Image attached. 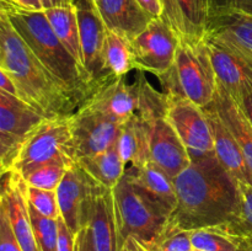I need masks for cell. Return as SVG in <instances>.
<instances>
[{"label": "cell", "mask_w": 252, "mask_h": 251, "mask_svg": "<svg viewBox=\"0 0 252 251\" xmlns=\"http://www.w3.org/2000/svg\"><path fill=\"white\" fill-rule=\"evenodd\" d=\"M203 36L252 64V14L228 10L209 11Z\"/></svg>", "instance_id": "cell-12"}, {"label": "cell", "mask_w": 252, "mask_h": 251, "mask_svg": "<svg viewBox=\"0 0 252 251\" xmlns=\"http://www.w3.org/2000/svg\"><path fill=\"white\" fill-rule=\"evenodd\" d=\"M69 127L71 152L74 161H76L115 145L123 125L84 102L69 116Z\"/></svg>", "instance_id": "cell-10"}, {"label": "cell", "mask_w": 252, "mask_h": 251, "mask_svg": "<svg viewBox=\"0 0 252 251\" xmlns=\"http://www.w3.org/2000/svg\"><path fill=\"white\" fill-rule=\"evenodd\" d=\"M143 73L133 84L128 83L127 75L106 81L85 102L122 125L133 117L149 122L165 117L166 95L153 88Z\"/></svg>", "instance_id": "cell-4"}, {"label": "cell", "mask_w": 252, "mask_h": 251, "mask_svg": "<svg viewBox=\"0 0 252 251\" xmlns=\"http://www.w3.org/2000/svg\"><path fill=\"white\" fill-rule=\"evenodd\" d=\"M57 220H58L57 251H74V249H75V234L68 228L62 217H59Z\"/></svg>", "instance_id": "cell-37"}, {"label": "cell", "mask_w": 252, "mask_h": 251, "mask_svg": "<svg viewBox=\"0 0 252 251\" xmlns=\"http://www.w3.org/2000/svg\"><path fill=\"white\" fill-rule=\"evenodd\" d=\"M206 1H207V0H206Z\"/></svg>", "instance_id": "cell-52"}, {"label": "cell", "mask_w": 252, "mask_h": 251, "mask_svg": "<svg viewBox=\"0 0 252 251\" xmlns=\"http://www.w3.org/2000/svg\"><path fill=\"white\" fill-rule=\"evenodd\" d=\"M207 15L209 11H240L252 14V0H207Z\"/></svg>", "instance_id": "cell-35"}, {"label": "cell", "mask_w": 252, "mask_h": 251, "mask_svg": "<svg viewBox=\"0 0 252 251\" xmlns=\"http://www.w3.org/2000/svg\"><path fill=\"white\" fill-rule=\"evenodd\" d=\"M24 138L15 137L7 133L0 132V159L4 160L6 165L11 166V162L21 145Z\"/></svg>", "instance_id": "cell-36"}, {"label": "cell", "mask_w": 252, "mask_h": 251, "mask_svg": "<svg viewBox=\"0 0 252 251\" xmlns=\"http://www.w3.org/2000/svg\"><path fill=\"white\" fill-rule=\"evenodd\" d=\"M4 2V10L7 7H17L27 11H42V5L39 0H2Z\"/></svg>", "instance_id": "cell-39"}, {"label": "cell", "mask_w": 252, "mask_h": 251, "mask_svg": "<svg viewBox=\"0 0 252 251\" xmlns=\"http://www.w3.org/2000/svg\"><path fill=\"white\" fill-rule=\"evenodd\" d=\"M180 36L162 20L153 19L129 41L134 69L162 78L174 68Z\"/></svg>", "instance_id": "cell-8"}, {"label": "cell", "mask_w": 252, "mask_h": 251, "mask_svg": "<svg viewBox=\"0 0 252 251\" xmlns=\"http://www.w3.org/2000/svg\"><path fill=\"white\" fill-rule=\"evenodd\" d=\"M0 9H4V2H2V0H0Z\"/></svg>", "instance_id": "cell-49"}, {"label": "cell", "mask_w": 252, "mask_h": 251, "mask_svg": "<svg viewBox=\"0 0 252 251\" xmlns=\"http://www.w3.org/2000/svg\"><path fill=\"white\" fill-rule=\"evenodd\" d=\"M211 105L233 133L243 152L246 165L252 172V127L240 105L218 84Z\"/></svg>", "instance_id": "cell-21"}, {"label": "cell", "mask_w": 252, "mask_h": 251, "mask_svg": "<svg viewBox=\"0 0 252 251\" xmlns=\"http://www.w3.org/2000/svg\"><path fill=\"white\" fill-rule=\"evenodd\" d=\"M69 116L44 118L22 140L10 170L25 177L36 167L59 157L74 160Z\"/></svg>", "instance_id": "cell-7"}, {"label": "cell", "mask_w": 252, "mask_h": 251, "mask_svg": "<svg viewBox=\"0 0 252 251\" xmlns=\"http://www.w3.org/2000/svg\"><path fill=\"white\" fill-rule=\"evenodd\" d=\"M0 251H22L11 228L4 203V197H2V206L0 212Z\"/></svg>", "instance_id": "cell-34"}, {"label": "cell", "mask_w": 252, "mask_h": 251, "mask_svg": "<svg viewBox=\"0 0 252 251\" xmlns=\"http://www.w3.org/2000/svg\"><path fill=\"white\" fill-rule=\"evenodd\" d=\"M165 95V118L187 148L191 160L213 154V138L203 108L180 93L166 91Z\"/></svg>", "instance_id": "cell-9"}, {"label": "cell", "mask_w": 252, "mask_h": 251, "mask_svg": "<svg viewBox=\"0 0 252 251\" xmlns=\"http://www.w3.org/2000/svg\"><path fill=\"white\" fill-rule=\"evenodd\" d=\"M75 162L94 181L111 189L121 181L126 172V165L116 144L105 152L81 157Z\"/></svg>", "instance_id": "cell-24"}, {"label": "cell", "mask_w": 252, "mask_h": 251, "mask_svg": "<svg viewBox=\"0 0 252 251\" xmlns=\"http://www.w3.org/2000/svg\"><path fill=\"white\" fill-rule=\"evenodd\" d=\"M93 181L76 162H73L56 189L62 219L75 235L85 224Z\"/></svg>", "instance_id": "cell-13"}, {"label": "cell", "mask_w": 252, "mask_h": 251, "mask_svg": "<svg viewBox=\"0 0 252 251\" xmlns=\"http://www.w3.org/2000/svg\"><path fill=\"white\" fill-rule=\"evenodd\" d=\"M117 225L118 251L129 236L147 249L154 245L169 224V217L149 203L129 182L126 175L112 188Z\"/></svg>", "instance_id": "cell-6"}, {"label": "cell", "mask_w": 252, "mask_h": 251, "mask_svg": "<svg viewBox=\"0 0 252 251\" xmlns=\"http://www.w3.org/2000/svg\"><path fill=\"white\" fill-rule=\"evenodd\" d=\"M240 241V245L243 251H252V238H240V236H236Z\"/></svg>", "instance_id": "cell-44"}, {"label": "cell", "mask_w": 252, "mask_h": 251, "mask_svg": "<svg viewBox=\"0 0 252 251\" xmlns=\"http://www.w3.org/2000/svg\"><path fill=\"white\" fill-rule=\"evenodd\" d=\"M10 171H11V170H7V171L1 172V174H0V193L4 192L5 187H6L7 180H9V176H10Z\"/></svg>", "instance_id": "cell-45"}, {"label": "cell", "mask_w": 252, "mask_h": 251, "mask_svg": "<svg viewBox=\"0 0 252 251\" xmlns=\"http://www.w3.org/2000/svg\"><path fill=\"white\" fill-rule=\"evenodd\" d=\"M7 170H10V169H9V166L6 165V162H5L4 160L0 159V174H1V172L7 171Z\"/></svg>", "instance_id": "cell-46"}, {"label": "cell", "mask_w": 252, "mask_h": 251, "mask_svg": "<svg viewBox=\"0 0 252 251\" xmlns=\"http://www.w3.org/2000/svg\"><path fill=\"white\" fill-rule=\"evenodd\" d=\"M74 5L78 17L84 69L94 93L98 86L113 79L106 74L103 68L102 49L107 27L103 24L95 0H74Z\"/></svg>", "instance_id": "cell-11"}, {"label": "cell", "mask_w": 252, "mask_h": 251, "mask_svg": "<svg viewBox=\"0 0 252 251\" xmlns=\"http://www.w3.org/2000/svg\"><path fill=\"white\" fill-rule=\"evenodd\" d=\"M26 182L17 172L10 171L6 187L2 192L11 228L22 251H38L33 235L29 203L26 197Z\"/></svg>", "instance_id": "cell-18"}, {"label": "cell", "mask_w": 252, "mask_h": 251, "mask_svg": "<svg viewBox=\"0 0 252 251\" xmlns=\"http://www.w3.org/2000/svg\"><path fill=\"white\" fill-rule=\"evenodd\" d=\"M73 162L75 161L71 160L70 157H59L52 161L47 162V164L36 167L22 179L25 180L27 186L56 191L57 187L61 184L62 179H63L64 174H65L66 169Z\"/></svg>", "instance_id": "cell-28"}, {"label": "cell", "mask_w": 252, "mask_h": 251, "mask_svg": "<svg viewBox=\"0 0 252 251\" xmlns=\"http://www.w3.org/2000/svg\"><path fill=\"white\" fill-rule=\"evenodd\" d=\"M125 175L152 206L170 218L177 203L174 180L150 160L139 166L126 167Z\"/></svg>", "instance_id": "cell-17"}, {"label": "cell", "mask_w": 252, "mask_h": 251, "mask_svg": "<svg viewBox=\"0 0 252 251\" xmlns=\"http://www.w3.org/2000/svg\"><path fill=\"white\" fill-rule=\"evenodd\" d=\"M95 1H97V0H95Z\"/></svg>", "instance_id": "cell-51"}, {"label": "cell", "mask_w": 252, "mask_h": 251, "mask_svg": "<svg viewBox=\"0 0 252 251\" xmlns=\"http://www.w3.org/2000/svg\"><path fill=\"white\" fill-rule=\"evenodd\" d=\"M165 79L166 91L180 93L201 108L208 107L217 90V78L203 37H180L174 68Z\"/></svg>", "instance_id": "cell-5"}, {"label": "cell", "mask_w": 252, "mask_h": 251, "mask_svg": "<svg viewBox=\"0 0 252 251\" xmlns=\"http://www.w3.org/2000/svg\"><path fill=\"white\" fill-rule=\"evenodd\" d=\"M149 251H191V230L176 228L167 224L164 233L159 236Z\"/></svg>", "instance_id": "cell-31"}, {"label": "cell", "mask_w": 252, "mask_h": 251, "mask_svg": "<svg viewBox=\"0 0 252 251\" xmlns=\"http://www.w3.org/2000/svg\"><path fill=\"white\" fill-rule=\"evenodd\" d=\"M191 251H196V250H191Z\"/></svg>", "instance_id": "cell-50"}, {"label": "cell", "mask_w": 252, "mask_h": 251, "mask_svg": "<svg viewBox=\"0 0 252 251\" xmlns=\"http://www.w3.org/2000/svg\"><path fill=\"white\" fill-rule=\"evenodd\" d=\"M10 22L37 58L81 103L91 95V86L83 66L73 58L54 33L44 11L5 9Z\"/></svg>", "instance_id": "cell-3"}, {"label": "cell", "mask_w": 252, "mask_h": 251, "mask_svg": "<svg viewBox=\"0 0 252 251\" xmlns=\"http://www.w3.org/2000/svg\"><path fill=\"white\" fill-rule=\"evenodd\" d=\"M42 5V9L48 10L53 7H63L70 6L74 4V0H39Z\"/></svg>", "instance_id": "cell-43"}, {"label": "cell", "mask_w": 252, "mask_h": 251, "mask_svg": "<svg viewBox=\"0 0 252 251\" xmlns=\"http://www.w3.org/2000/svg\"><path fill=\"white\" fill-rule=\"evenodd\" d=\"M74 251H96L93 243L90 228L88 224L81 226L80 230L75 235V249Z\"/></svg>", "instance_id": "cell-38"}, {"label": "cell", "mask_w": 252, "mask_h": 251, "mask_svg": "<svg viewBox=\"0 0 252 251\" xmlns=\"http://www.w3.org/2000/svg\"><path fill=\"white\" fill-rule=\"evenodd\" d=\"M0 66L10 76L17 96L46 118L65 117L80 101L39 62L0 9Z\"/></svg>", "instance_id": "cell-2"}, {"label": "cell", "mask_w": 252, "mask_h": 251, "mask_svg": "<svg viewBox=\"0 0 252 251\" xmlns=\"http://www.w3.org/2000/svg\"><path fill=\"white\" fill-rule=\"evenodd\" d=\"M150 128L152 122L140 117L130 118L123 125L116 145L126 167L139 166L150 160Z\"/></svg>", "instance_id": "cell-23"}, {"label": "cell", "mask_w": 252, "mask_h": 251, "mask_svg": "<svg viewBox=\"0 0 252 251\" xmlns=\"http://www.w3.org/2000/svg\"><path fill=\"white\" fill-rule=\"evenodd\" d=\"M29 214L38 251H57L58 220L42 216L30 203Z\"/></svg>", "instance_id": "cell-30"}, {"label": "cell", "mask_w": 252, "mask_h": 251, "mask_svg": "<svg viewBox=\"0 0 252 251\" xmlns=\"http://www.w3.org/2000/svg\"><path fill=\"white\" fill-rule=\"evenodd\" d=\"M43 11L59 41L65 47L66 51L73 56V58L84 68L83 51H81L75 5L53 7V9L43 10Z\"/></svg>", "instance_id": "cell-25"}, {"label": "cell", "mask_w": 252, "mask_h": 251, "mask_svg": "<svg viewBox=\"0 0 252 251\" xmlns=\"http://www.w3.org/2000/svg\"><path fill=\"white\" fill-rule=\"evenodd\" d=\"M85 224L90 228L96 251H118L112 189L98 185L96 181H93Z\"/></svg>", "instance_id": "cell-14"}, {"label": "cell", "mask_w": 252, "mask_h": 251, "mask_svg": "<svg viewBox=\"0 0 252 251\" xmlns=\"http://www.w3.org/2000/svg\"><path fill=\"white\" fill-rule=\"evenodd\" d=\"M103 68L111 78H121L129 73L133 66L129 39L107 30L102 49Z\"/></svg>", "instance_id": "cell-26"}, {"label": "cell", "mask_w": 252, "mask_h": 251, "mask_svg": "<svg viewBox=\"0 0 252 251\" xmlns=\"http://www.w3.org/2000/svg\"><path fill=\"white\" fill-rule=\"evenodd\" d=\"M149 155L150 161L172 180L191 164L189 150L165 117H159L152 122Z\"/></svg>", "instance_id": "cell-15"}, {"label": "cell", "mask_w": 252, "mask_h": 251, "mask_svg": "<svg viewBox=\"0 0 252 251\" xmlns=\"http://www.w3.org/2000/svg\"><path fill=\"white\" fill-rule=\"evenodd\" d=\"M162 5V20L179 34L180 37H189L186 22L179 6L177 0H160Z\"/></svg>", "instance_id": "cell-33"}, {"label": "cell", "mask_w": 252, "mask_h": 251, "mask_svg": "<svg viewBox=\"0 0 252 251\" xmlns=\"http://www.w3.org/2000/svg\"><path fill=\"white\" fill-rule=\"evenodd\" d=\"M238 103L240 105L241 110L244 111L246 118H248V121L250 122L252 127V91L246 93Z\"/></svg>", "instance_id": "cell-42"}, {"label": "cell", "mask_w": 252, "mask_h": 251, "mask_svg": "<svg viewBox=\"0 0 252 251\" xmlns=\"http://www.w3.org/2000/svg\"><path fill=\"white\" fill-rule=\"evenodd\" d=\"M1 206H2V192L0 193V212H1Z\"/></svg>", "instance_id": "cell-48"}, {"label": "cell", "mask_w": 252, "mask_h": 251, "mask_svg": "<svg viewBox=\"0 0 252 251\" xmlns=\"http://www.w3.org/2000/svg\"><path fill=\"white\" fill-rule=\"evenodd\" d=\"M204 113L208 118L209 127H211L212 138H213L214 154L218 157L220 164L239 181L248 182V176L250 174L243 152L239 147L238 142L234 138L233 133L228 126L223 122L220 116L218 115L214 107L209 105L204 107Z\"/></svg>", "instance_id": "cell-20"}, {"label": "cell", "mask_w": 252, "mask_h": 251, "mask_svg": "<svg viewBox=\"0 0 252 251\" xmlns=\"http://www.w3.org/2000/svg\"><path fill=\"white\" fill-rule=\"evenodd\" d=\"M0 90L6 91V93L17 96V91L14 83H12L10 76L7 75V73L1 68V66H0ZM17 97H19V96H17Z\"/></svg>", "instance_id": "cell-41"}, {"label": "cell", "mask_w": 252, "mask_h": 251, "mask_svg": "<svg viewBox=\"0 0 252 251\" xmlns=\"http://www.w3.org/2000/svg\"><path fill=\"white\" fill-rule=\"evenodd\" d=\"M96 5L107 30L129 41L154 19L137 0H97Z\"/></svg>", "instance_id": "cell-19"}, {"label": "cell", "mask_w": 252, "mask_h": 251, "mask_svg": "<svg viewBox=\"0 0 252 251\" xmlns=\"http://www.w3.org/2000/svg\"><path fill=\"white\" fill-rule=\"evenodd\" d=\"M204 39L216 73L217 84L239 102L246 93L252 91V64L226 47L206 37Z\"/></svg>", "instance_id": "cell-16"}, {"label": "cell", "mask_w": 252, "mask_h": 251, "mask_svg": "<svg viewBox=\"0 0 252 251\" xmlns=\"http://www.w3.org/2000/svg\"><path fill=\"white\" fill-rule=\"evenodd\" d=\"M191 243L196 251H243L239 239L219 226L191 230Z\"/></svg>", "instance_id": "cell-27"}, {"label": "cell", "mask_w": 252, "mask_h": 251, "mask_svg": "<svg viewBox=\"0 0 252 251\" xmlns=\"http://www.w3.org/2000/svg\"><path fill=\"white\" fill-rule=\"evenodd\" d=\"M240 209L239 214L231 223L220 225L228 234L240 238H252V185L246 181H239Z\"/></svg>", "instance_id": "cell-29"}, {"label": "cell", "mask_w": 252, "mask_h": 251, "mask_svg": "<svg viewBox=\"0 0 252 251\" xmlns=\"http://www.w3.org/2000/svg\"><path fill=\"white\" fill-rule=\"evenodd\" d=\"M176 208L169 224L196 230L231 223L240 209L238 180L220 164L216 154L191 160L174 180Z\"/></svg>", "instance_id": "cell-1"}, {"label": "cell", "mask_w": 252, "mask_h": 251, "mask_svg": "<svg viewBox=\"0 0 252 251\" xmlns=\"http://www.w3.org/2000/svg\"><path fill=\"white\" fill-rule=\"evenodd\" d=\"M26 197L27 202L42 216L52 219H58L61 217L56 191L27 186Z\"/></svg>", "instance_id": "cell-32"}, {"label": "cell", "mask_w": 252, "mask_h": 251, "mask_svg": "<svg viewBox=\"0 0 252 251\" xmlns=\"http://www.w3.org/2000/svg\"><path fill=\"white\" fill-rule=\"evenodd\" d=\"M137 1L154 19L162 17V5L160 0H137Z\"/></svg>", "instance_id": "cell-40"}, {"label": "cell", "mask_w": 252, "mask_h": 251, "mask_svg": "<svg viewBox=\"0 0 252 251\" xmlns=\"http://www.w3.org/2000/svg\"><path fill=\"white\" fill-rule=\"evenodd\" d=\"M248 182L250 185H252V172L250 171V174H249V176H248Z\"/></svg>", "instance_id": "cell-47"}, {"label": "cell", "mask_w": 252, "mask_h": 251, "mask_svg": "<svg viewBox=\"0 0 252 251\" xmlns=\"http://www.w3.org/2000/svg\"><path fill=\"white\" fill-rule=\"evenodd\" d=\"M44 118L24 100L0 90V132L25 138Z\"/></svg>", "instance_id": "cell-22"}]
</instances>
